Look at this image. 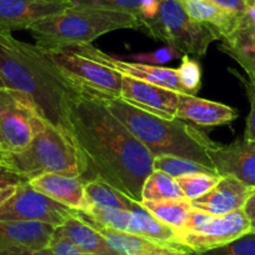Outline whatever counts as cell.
<instances>
[{"mask_svg": "<svg viewBox=\"0 0 255 255\" xmlns=\"http://www.w3.org/2000/svg\"><path fill=\"white\" fill-rule=\"evenodd\" d=\"M68 123L70 138L92 179H100L130 199L143 202L141 190L154 170V158L104 100L84 93L70 107Z\"/></svg>", "mask_w": 255, "mask_h": 255, "instance_id": "6da1fadb", "label": "cell"}, {"mask_svg": "<svg viewBox=\"0 0 255 255\" xmlns=\"http://www.w3.org/2000/svg\"><path fill=\"white\" fill-rule=\"evenodd\" d=\"M0 79L5 88L28 98L45 122L69 134V109L84 93L60 72L45 49L0 34Z\"/></svg>", "mask_w": 255, "mask_h": 255, "instance_id": "7a4b0ae2", "label": "cell"}, {"mask_svg": "<svg viewBox=\"0 0 255 255\" xmlns=\"http://www.w3.org/2000/svg\"><path fill=\"white\" fill-rule=\"evenodd\" d=\"M104 103L113 115L148 149L153 158L179 156L215 170L207 153L214 141L194 125L178 118L170 120L149 114L119 98L105 99Z\"/></svg>", "mask_w": 255, "mask_h": 255, "instance_id": "3957f363", "label": "cell"}, {"mask_svg": "<svg viewBox=\"0 0 255 255\" xmlns=\"http://www.w3.org/2000/svg\"><path fill=\"white\" fill-rule=\"evenodd\" d=\"M141 29L135 15L110 9L75 6L40 19L29 28L35 44L45 50L72 49L92 44L110 31Z\"/></svg>", "mask_w": 255, "mask_h": 255, "instance_id": "277c9868", "label": "cell"}, {"mask_svg": "<svg viewBox=\"0 0 255 255\" xmlns=\"http://www.w3.org/2000/svg\"><path fill=\"white\" fill-rule=\"evenodd\" d=\"M0 166L29 180L55 173L87 178V164L65 130L45 122L33 141L20 153L0 155Z\"/></svg>", "mask_w": 255, "mask_h": 255, "instance_id": "5b68a950", "label": "cell"}, {"mask_svg": "<svg viewBox=\"0 0 255 255\" xmlns=\"http://www.w3.org/2000/svg\"><path fill=\"white\" fill-rule=\"evenodd\" d=\"M141 31L178 50L181 55L202 58L210 44L220 40L217 30L193 20L179 0H161L158 14L144 21Z\"/></svg>", "mask_w": 255, "mask_h": 255, "instance_id": "8992f818", "label": "cell"}, {"mask_svg": "<svg viewBox=\"0 0 255 255\" xmlns=\"http://www.w3.org/2000/svg\"><path fill=\"white\" fill-rule=\"evenodd\" d=\"M250 222L244 209L214 217L193 208L176 238L194 253L205 252L228 244L250 233Z\"/></svg>", "mask_w": 255, "mask_h": 255, "instance_id": "52a82bcc", "label": "cell"}, {"mask_svg": "<svg viewBox=\"0 0 255 255\" xmlns=\"http://www.w3.org/2000/svg\"><path fill=\"white\" fill-rule=\"evenodd\" d=\"M44 123L28 98L0 88V155L20 153L28 148Z\"/></svg>", "mask_w": 255, "mask_h": 255, "instance_id": "ba28073f", "label": "cell"}, {"mask_svg": "<svg viewBox=\"0 0 255 255\" xmlns=\"http://www.w3.org/2000/svg\"><path fill=\"white\" fill-rule=\"evenodd\" d=\"M46 53L60 72L83 93L104 100L120 98L122 74L72 49H53Z\"/></svg>", "mask_w": 255, "mask_h": 255, "instance_id": "9c48e42d", "label": "cell"}, {"mask_svg": "<svg viewBox=\"0 0 255 255\" xmlns=\"http://www.w3.org/2000/svg\"><path fill=\"white\" fill-rule=\"evenodd\" d=\"M75 212L77 210L36 191L25 180L5 203L0 205V220L40 222L58 228L75 215Z\"/></svg>", "mask_w": 255, "mask_h": 255, "instance_id": "30bf717a", "label": "cell"}, {"mask_svg": "<svg viewBox=\"0 0 255 255\" xmlns=\"http://www.w3.org/2000/svg\"><path fill=\"white\" fill-rule=\"evenodd\" d=\"M72 50L85 56V58H89L97 63L102 64L104 67L110 68V69L115 70V72L125 75V77L159 85V87L166 88V89H170L173 92L179 93V94H188L185 88L181 85L180 80H179L178 72L174 68L124 60V59H120L119 56L105 53V51L95 48L92 44L72 48Z\"/></svg>", "mask_w": 255, "mask_h": 255, "instance_id": "8fae6325", "label": "cell"}, {"mask_svg": "<svg viewBox=\"0 0 255 255\" xmlns=\"http://www.w3.org/2000/svg\"><path fill=\"white\" fill-rule=\"evenodd\" d=\"M207 153L217 174L255 188V141L242 136L228 145L214 143Z\"/></svg>", "mask_w": 255, "mask_h": 255, "instance_id": "7c38bea8", "label": "cell"}, {"mask_svg": "<svg viewBox=\"0 0 255 255\" xmlns=\"http://www.w3.org/2000/svg\"><path fill=\"white\" fill-rule=\"evenodd\" d=\"M119 99L164 119L171 120L176 118L179 93L159 85L122 75V92Z\"/></svg>", "mask_w": 255, "mask_h": 255, "instance_id": "4fadbf2b", "label": "cell"}, {"mask_svg": "<svg viewBox=\"0 0 255 255\" xmlns=\"http://www.w3.org/2000/svg\"><path fill=\"white\" fill-rule=\"evenodd\" d=\"M72 5L70 0H0V34L29 30L40 19Z\"/></svg>", "mask_w": 255, "mask_h": 255, "instance_id": "5bb4252c", "label": "cell"}, {"mask_svg": "<svg viewBox=\"0 0 255 255\" xmlns=\"http://www.w3.org/2000/svg\"><path fill=\"white\" fill-rule=\"evenodd\" d=\"M253 188L230 176H223L219 183L203 197L190 200L191 207L214 217L243 209Z\"/></svg>", "mask_w": 255, "mask_h": 255, "instance_id": "9a60e30c", "label": "cell"}, {"mask_svg": "<svg viewBox=\"0 0 255 255\" xmlns=\"http://www.w3.org/2000/svg\"><path fill=\"white\" fill-rule=\"evenodd\" d=\"M84 176L48 173L29 179V185L41 194L74 210H87Z\"/></svg>", "mask_w": 255, "mask_h": 255, "instance_id": "2e32d148", "label": "cell"}, {"mask_svg": "<svg viewBox=\"0 0 255 255\" xmlns=\"http://www.w3.org/2000/svg\"><path fill=\"white\" fill-rule=\"evenodd\" d=\"M78 218L89 224L94 229H97L103 237L105 238L110 247L117 250L120 255H149V254H164V253H185L170 245L156 243L154 240L139 237V235L130 234V233L120 232V230L112 229L104 227L103 224L93 219L84 210L75 212Z\"/></svg>", "mask_w": 255, "mask_h": 255, "instance_id": "e0dca14e", "label": "cell"}, {"mask_svg": "<svg viewBox=\"0 0 255 255\" xmlns=\"http://www.w3.org/2000/svg\"><path fill=\"white\" fill-rule=\"evenodd\" d=\"M176 118L198 127H218L234 122L238 112L229 105L203 99L197 95L179 94Z\"/></svg>", "mask_w": 255, "mask_h": 255, "instance_id": "ac0fdd59", "label": "cell"}, {"mask_svg": "<svg viewBox=\"0 0 255 255\" xmlns=\"http://www.w3.org/2000/svg\"><path fill=\"white\" fill-rule=\"evenodd\" d=\"M55 227L40 222L0 220V248L46 249L53 239Z\"/></svg>", "mask_w": 255, "mask_h": 255, "instance_id": "d6986e66", "label": "cell"}, {"mask_svg": "<svg viewBox=\"0 0 255 255\" xmlns=\"http://www.w3.org/2000/svg\"><path fill=\"white\" fill-rule=\"evenodd\" d=\"M245 14L234 31L220 40L219 49L239 64L249 79L255 80V25Z\"/></svg>", "mask_w": 255, "mask_h": 255, "instance_id": "ffe728a7", "label": "cell"}, {"mask_svg": "<svg viewBox=\"0 0 255 255\" xmlns=\"http://www.w3.org/2000/svg\"><path fill=\"white\" fill-rule=\"evenodd\" d=\"M54 234L69 242L73 247L85 254L120 255L117 250L110 247L109 243L97 229L83 222L77 217V214L69 218L63 225L55 228Z\"/></svg>", "mask_w": 255, "mask_h": 255, "instance_id": "44dd1931", "label": "cell"}, {"mask_svg": "<svg viewBox=\"0 0 255 255\" xmlns=\"http://www.w3.org/2000/svg\"><path fill=\"white\" fill-rule=\"evenodd\" d=\"M179 3L193 20L217 30L220 40L234 31L243 18V15H235L223 10L212 0H179Z\"/></svg>", "mask_w": 255, "mask_h": 255, "instance_id": "7402d4cb", "label": "cell"}, {"mask_svg": "<svg viewBox=\"0 0 255 255\" xmlns=\"http://www.w3.org/2000/svg\"><path fill=\"white\" fill-rule=\"evenodd\" d=\"M85 198H87L88 208H100V209L130 212L138 203L97 178L89 179L85 183Z\"/></svg>", "mask_w": 255, "mask_h": 255, "instance_id": "603a6c76", "label": "cell"}, {"mask_svg": "<svg viewBox=\"0 0 255 255\" xmlns=\"http://www.w3.org/2000/svg\"><path fill=\"white\" fill-rule=\"evenodd\" d=\"M144 208L155 219L168 225L171 229L179 232L185 224L189 214L193 210L190 200L188 199H170L160 202H143Z\"/></svg>", "mask_w": 255, "mask_h": 255, "instance_id": "cb8c5ba5", "label": "cell"}, {"mask_svg": "<svg viewBox=\"0 0 255 255\" xmlns=\"http://www.w3.org/2000/svg\"><path fill=\"white\" fill-rule=\"evenodd\" d=\"M143 202H160L170 199H185L175 178L160 170H153L145 179L141 190ZM141 202V203H143Z\"/></svg>", "mask_w": 255, "mask_h": 255, "instance_id": "d4e9b609", "label": "cell"}, {"mask_svg": "<svg viewBox=\"0 0 255 255\" xmlns=\"http://www.w3.org/2000/svg\"><path fill=\"white\" fill-rule=\"evenodd\" d=\"M154 170H160L166 173L173 178H180V176L190 175V174L198 173H210L217 174V171L197 161L189 160V159L179 158V156L163 155L154 158Z\"/></svg>", "mask_w": 255, "mask_h": 255, "instance_id": "484cf974", "label": "cell"}, {"mask_svg": "<svg viewBox=\"0 0 255 255\" xmlns=\"http://www.w3.org/2000/svg\"><path fill=\"white\" fill-rule=\"evenodd\" d=\"M222 178L223 176L219 174L198 173L175 178V180L180 186L185 199L193 200L207 194L208 191L212 190L219 183Z\"/></svg>", "mask_w": 255, "mask_h": 255, "instance_id": "4316f807", "label": "cell"}, {"mask_svg": "<svg viewBox=\"0 0 255 255\" xmlns=\"http://www.w3.org/2000/svg\"><path fill=\"white\" fill-rule=\"evenodd\" d=\"M179 80L190 95L198 94L202 88V68L197 59L190 55L181 56L180 67L176 69Z\"/></svg>", "mask_w": 255, "mask_h": 255, "instance_id": "83f0119b", "label": "cell"}, {"mask_svg": "<svg viewBox=\"0 0 255 255\" xmlns=\"http://www.w3.org/2000/svg\"><path fill=\"white\" fill-rule=\"evenodd\" d=\"M197 255H255V233H248L228 244L197 253Z\"/></svg>", "mask_w": 255, "mask_h": 255, "instance_id": "f1b7e54d", "label": "cell"}, {"mask_svg": "<svg viewBox=\"0 0 255 255\" xmlns=\"http://www.w3.org/2000/svg\"><path fill=\"white\" fill-rule=\"evenodd\" d=\"M75 6H92V8L110 9L124 11L135 15L140 20L141 0H70Z\"/></svg>", "mask_w": 255, "mask_h": 255, "instance_id": "f546056e", "label": "cell"}, {"mask_svg": "<svg viewBox=\"0 0 255 255\" xmlns=\"http://www.w3.org/2000/svg\"><path fill=\"white\" fill-rule=\"evenodd\" d=\"M230 73L238 78L242 85L245 89V94H247L248 99L250 103V113L247 118V124H245V131H244V138L248 140L255 141V82L249 79L248 77H243L238 70L230 69Z\"/></svg>", "mask_w": 255, "mask_h": 255, "instance_id": "4dcf8cb0", "label": "cell"}, {"mask_svg": "<svg viewBox=\"0 0 255 255\" xmlns=\"http://www.w3.org/2000/svg\"><path fill=\"white\" fill-rule=\"evenodd\" d=\"M181 54L178 50H175L171 46L166 45L165 48L158 49L151 53H139V54H131V55L127 56L130 58L131 60L136 61V63L149 64V65H160L163 67V64L169 63V61L174 60L176 58H181Z\"/></svg>", "mask_w": 255, "mask_h": 255, "instance_id": "1f68e13d", "label": "cell"}, {"mask_svg": "<svg viewBox=\"0 0 255 255\" xmlns=\"http://www.w3.org/2000/svg\"><path fill=\"white\" fill-rule=\"evenodd\" d=\"M23 181H25V179L20 175L4 166H0V205L5 203L15 193Z\"/></svg>", "mask_w": 255, "mask_h": 255, "instance_id": "d6a6232c", "label": "cell"}, {"mask_svg": "<svg viewBox=\"0 0 255 255\" xmlns=\"http://www.w3.org/2000/svg\"><path fill=\"white\" fill-rule=\"evenodd\" d=\"M46 249L49 250L50 255H89L78 250L69 242L55 234L53 235V239Z\"/></svg>", "mask_w": 255, "mask_h": 255, "instance_id": "836d02e7", "label": "cell"}, {"mask_svg": "<svg viewBox=\"0 0 255 255\" xmlns=\"http://www.w3.org/2000/svg\"><path fill=\"white\" fill-rule=\"evenodd\" d=\"M212 1L223 10L235 15H244L250 6L245 0H212Z\"/></svg>", "mask_w": 255, "mask_h": 255, "instance_id": "e575fe53", "label": "cell"}, {"mask_svg": "<svg viewBox=\"0 0 255 255\" xmlns=\"http://www.w3.org/2000/svg\"><path fill=\"white\" fill-rule=\"evenodd\" d=\"M0 255H50L48 249L34 250L26 248H0Z\"/></svg>", "mask_w": 255, "mask_h": 255, "instance_id": "d590c367", "label": "cell"}, {"mask_svg": "<svg viewBox=\"0 0 255 255\" xmlns=\"http://www.w3.org/2000/svg\"><path fill=\"white\" fill-rule=\"evenodd\" d=\"M243 209H244L245 214L250 222V228H252L250 233H255V188L253 189L252 194L248 198Z\"/></svg>", "mask_w": 255, "mask_h": 255, "instance_id": "8d00e7d4", "label": "cell"}, {"mask_svg": "<svg viewBox=\"0 0 255 255\" xmlns=\"http://www.w3.org/2000/svg\"><path fill=\"white\" fill-rule=\"evenodd\" d=\"M149 255H197V253H164V254H149Z\"/></svg>", "mask_w": 255, "mask_h": 255, "instance_id": "74e56055", "label": "cell"}, {"mask_svg": "<svg viewBox=\"0 0 255 255\" xmlns=\"http://www.w3.org/2000/svg\"><path fill=\"white\" fill-rule=\"evenodd\" d=\"M245 1H247V3L249 4V5H253V4L255 3V0H245Z\"/></svg>", "mask_w": 255, "mask_h": 255, "instance_id": "f35d334b", "label": "cell"}, {"mask_svg": "<svg viewBox=\"0 0 255 255\" xmlns=\"http://www.w3.org/2000/svg\"><path fill=\"white\" fill-rule=\"evenodd\" d=\"M0 88H5V87H4L3 82H1V79H0Z\"/></svg>", "mask_w": 255, "mask_h": 255, "instance_id": "ab89813d", "label": "cell"}, {"mask_svg": "<svg viewBox=\"0 0 255 255\" xmlns=\"http://www.w3.org/2000/svg\"><path fill=\"white\" fill-rule=\"evenodd\" d=\"M253 82H255V80H253Z\"/></svg>", "mask_w": 255, "mask_h": 255, "instance_id": "60d3db41", "label": "cell"}, {"mask_svg": "<svg viewBox=\"0 0 255 255\" xmlns=\"http://www.w3.org/2000/svg\"><path fill=\"white\" fill-rule=\"evenodd\" d=\"M254 4H255V3H254Z\"/></svg>", "mask_w": 255, "mask_h": 255, "instance_id": "b9f144b4", "label": "cell"}]
</instances>
